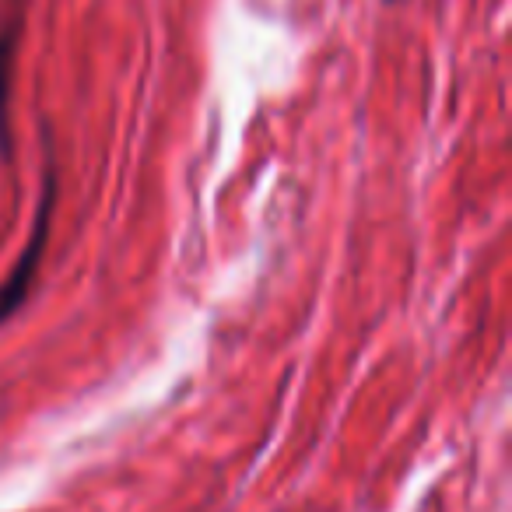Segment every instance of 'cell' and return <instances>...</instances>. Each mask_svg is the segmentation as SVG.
I'll return each instance as SVG.
<instances>
[{"mask_svg": "<svg viewBox=\"0 0 512 512\" xmlns=\"http://www.w3.org/2000/svg\"><path fill=\"white\" fill-rule=\"evenodd\" d=\"M18 36L22 25L11 18L0 29V155L11 162V81H15V57H18Z\"/></svg>", "mask_w": 512, "mask_h": 512, "instance_id": "2", "label": "cell"}, {"mask_svg": "<svg viewBox=\"0 0 512 512\" xmlns=\"http://www.w3.org/2000/svg\"><path fill=\"white\" fill-rule=\"evenodd\" d=\"M53 207H57V165H53V155H46L43 193H39L32 235L25 242L22 256L15 260V267L8 271V278L0 281V323H8L29 302L32 288H36L39 267H43V256H46V242H50V228H53Z\"/></svg>", "mask_w": 512, "mask_h": 512, "instance_id": "1", "label": "cell"}]
</instances>
